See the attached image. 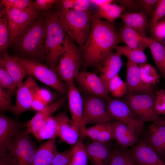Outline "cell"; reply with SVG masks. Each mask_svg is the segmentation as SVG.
I'll use <instances>...</instances> for the list:
<instances>
[{"mask_svg": "<svg viewBox=\"0 0 165 165\" xmlns=\"http://www.w3.org/2000/svg\"><path fill=\"white\" fill-rule=\"evenodd\" d=\"M144 141L165 162V121L164 119L152 123L149 126Z\"/></svg>", "mask_w": 165, "mask_h": 165, "instance_id": "cell-18", "label": "cell"}, {"mask_svg": "<svg viewBox=\"0 0 165 165\" xmlns=\"http://www.w3.org/2000/svg\"><path fill=\"white\" fill-rule=\"evenodd\" d=\"M158 0H139L136 1L141 9L140 12L147 17L152 18Z\"/></svg>", "mask_w": 165, "mask_h": 165, "instance_id": "cell-45", "label": "cell"}, {"mask_svg": "<svg viewBox=\"0 0 165 165\" xmlns=\"http://www.w3.org/2000/svg\"><path fill=\"white\" fill-rule=\"evenodd\" d=\"M127 165H138L132 159L130 155Z\"/></svg>", "mask_w": 165, "mask_h": 165, "instance_id": "cell-54", "label": "cell"}, {"mask_svg": "<svg viewBox=\"0 0 165 165\" xmlns=\"http://www.w3.org/2000/svg\"><path fill=\"white\" fill-rule=\"evenodd\" d=\"M85 145L88 156L92 165H108L112 156L105 143L93 141Z\"/></svg>", "mask_w": 165, "mask_h": 165, "instance_id": "cell-24", "label": "cell"}, {"mask_svg": "<svg viewBox=\"0 0 165 165\" xmlns=\"http://www.w3.org/2000/svg\"><path fill=\"white\" fill-rule=\"evenodd\" d=\"M55 12L68 35L79 47H82L91 31L92 15L90 12L73 9Z\"/></svg>", "mask_w": 165, "mask_h": 165, "instance_id": "cell-3", "label": "cell"}, {"mask_svg": "<svg viewBox=\"0 0 165 165\" xmlns=\"http://www.w3.org/2000/svg\"><path fill=\"white\" fill-rule=\"evenodd\" d=\"M75 3V0H59L55 5V10L60 11L73 9Z\"/></svg>", "mask_w": 165, "mask_h": 165, "instance_id": "cell-47", "label": "cell"}, {"mask_svg": "<svg viewBox=\"0 0 165 165\" xmlns=\"http://www.w3.org/2000/svg\"><path fill=\"white\" fill-rule=\"evenodd\" d=\"M114 50L127 57L128 60L138 65L147 62L146 56L143 51L140 50L132 48L126 45H117Z\"/></svg>", "mask_w": 165, "mask_h": 165, "instance_id": "cell-33", "label": "cell"}, {"mask_svg": "<svg viewBox=\"0 0 165 165\" xmlns=\"http://www.w3.org/2000/svg\"><path fill=\"white\" fill-rule=\"evenodd\" d=\"M54 117L57 124L58 136L68 144L77 143L80 130L76 124L68 117L66 111L64 110Z\"/></svg>", "mask_w": 165, "mask_h": 165, "instance_id": "cell-16", "label": "cell"}, {"mask_svg": "<svg viewBox=\"0 0 165 165\" xmlns=\"http://www.w3.org/2000/svg\"><path fill=\"white\" fill-rule=\"evenodd\" d=\"M106 106L107 113L112 120L132 127L139 133L142 132L144 123L135 118L125 100L109 97L106 100Z\"/></svg>", "mask_w": 165, "mask_h": 165, "instance_id": "cell-11", "label": "cell"}, {"mask_svg": "<svg viewBox=\"0 0 165 165\" xmlns=\"http://www.w3.org/2000/svg\"><path fill=\"white\" fill-rule=\"evenodd\" d=\"M148 47L155 63L162 75L165 77V48L151 38L148 37Z\"/></svg>", "mask_w": 165, "mask_h": 165, "instance_id": "cell-29", "label": "cell"}, {"mask_svg": "<svg viewBox=\"0 0 165 165\" xmlns=\"http://www.w3.org/2000/svg\"><path fill=\"white\" fill-rule=\"evenodd\" d=\"M36 95L48 105L53 99V96L51 93L48 90L44 88H40Z\"/></svg>", "mask_w": 165, "mask_h": 165, "instance_id": "cell-48", "label": "cell"}, {"mask_svg": "<svg viewBox=\"0 0 165 165\" xmlns=\"http://www.w3.org/2000/svg\"><path fill=\"white\" fill-rule=\"evenodd\" d=\"M83 63V57L80 47L69 37L67 48L60 57L57 67V74L66 83L74 80L80 72Z\"/></svg>", "mask_w": 165, "mask_h": 165, "instance_id": "cell-6", "label": "cell"}, {"mask_svg": "<svg viewBox=\"0 0 165 165\" xmlns=\"http://www.w3.org/2000/svg\"><path fill=\"white\" fill-rule=\"evenodd\" d=\"M9 30L8 17L5 7L2 3L0 10V51L6 52L9 46Z\"/></svg>", "mask_w": 165, "mask_h": 165, "instance_id": "cell-30", "label": "cell"}, {"mask_svg": "<svg viewBox=\"0 0 165 165\" xmlns=\"http://www.w3.org/2000/svg\"><path fill=\"white\" fill-rule=\"evenodd\" d=\"M125 9L122 5L111 3L99 8L96 14L100 18L113 23L116 19L120 18Z\"/></svg>", "mask_w": 165, "mask_h": 165, "instance_id": "cell-32", "label": "cell"}, {"mask_svg": "<svg viewBox=\"0 0 165 165\" xmlns=\"http://www.w3.org/2000/svg\"><path fill=\"white\" fill-rule=\"evenodd\" d=\"M154 92L144 94L129 92L125 100L133 114L138 120L143 122H158L162 118L156 112L154 108Z\"/></svg>", "mask_w": 165, "mask_h": 165, "instance_id": "cell-7", "label": "cell"}, {"mask_svg": "<svg viewBox=\"0 0 165 165\" xmlns=\"http://www.w3.org/2000/svg\"><path fill=\"white\" fill-rule=\"evenodd\" d=\"M37 149L26 130H21L15 137L7 153L16 165H31Z\"/></svg>", "mask_w": 165, "mask_h": 165, "instance_id": "cell-8", "label": "cell"}, {"mask_svg": "<svg viewBox=\"0 0 165 165\" xmlns=\"http://www.w3.org/2000/svg\"></svg>", "mask_w": 165, "mask_h": 165, "instance_id": "cell-57", "label": "cell"}, {"mask_svg": "<svg viewBox=\"0 0 165 165\" xmlns=\"http://www.w3.org/2000/svg\"><path fill=\"white\" fill-rule=\"evenodd\" d=\"M48 105L36 95L33 101L31 108L38 112L44 109Z\"/></svg>", "mask_w": 165, "mask_h": 165, "instance_id": "cell-50", "label": "cell"}, {"mask_svg": "<svg viewBox=\"0 0 165 165\" xmlns=\"http://www.w3.org/2000/svg\"><path fill=\"white\" fill-rule=\"evenodd\" d=\"M0 165H16L7 153L0 154Z\"/></svg>", "mask_w": 165, "mask_h": 165, "instance_id": "cell-52", "label": "cell"}, {"mask_svg": "<svg viewBox=\"0 0 165 165\" xmlns=\"http://www.w3.org/2000/svg\"><path fill=\"white\" fill-rule=\"evenodd\" d=\"M112 122L114 139L119 144L125 147L137 143L140 133L134 127L119 121Z\"/></svg>", "mask_w": 165, "mask_h": 165, "instance_id": "cell-22", "label": "cell"}, {"mask_svg": "<svg viewBox=\"0 0 165 165\" xmlns=\"http://www.w3.org/2000/svg\"><path fill=\"white\" fill-rule=\"evenodd\" d=\"M75 81L80 88L88 94L109 98L108 90L100 77L87 71H80L75 77Z\"/></svg>", "mask_w": 165, "mask_h": 165, "instance_id": "cell-13", "label": "cell"}, {"mask_svg": "<svg viewBox=\"0 0 165 165\" xmlns=\"http://www.w3.org/2000/svg\"><path fill=\"white\" fill-rule=\"evenodd\" d=\"M116 1L115 2L124 6L125 9L127 8L129 9H135L139 7L136 1H135L132 0H122Z\"/></svg>", "mask_w": 165, "mask_h": 165, "instance_id": "cell-51", "label": "cell"}, {"mask_svg": "<svg viewBox=\"0 0 165 165\" xmlns=\"http://www.w3.org/2000/svg\"><path fill=\"white\" fill-rule=\"evenodd\" d=\"M56 138L48 140L38 148L31 165H50L58 151L56 144Z\"/></svg>", "mask_w": 165, "mask_h": 165, "instance_id": "cell-27", "label": "cell"}, {"mask_svg": "<svg viewBox=\"0 0 165 165\" xmlns=\"http://www.w3.org/2000/svg\"><path fill=\"white\" fill-rule=\"evenodd\" d=\"M33 135L39 141L56 138L58 136L57 126L54 117L48 118Z\"/></svg>", "mask_w": 165, "mask_h": 165, "instance_id": "cell-31", "label": "cell"}, {"mask_svg": "<svg viewBox=\"0 0 165 165\" xmlns=\"http://www.w3.org/2000/svg\"><path fill=\"white\" fill-rule=\"evenodd\" d=\"M0 66L4 67L11 77L17 88L23 83V79L28 73L19 62L17 57H13L6 52L0 59Z\"/></svg>", "mask_w": 165, "mask_h": 165, "instance_id": "cell-23", "label": "cell"}, {"mask_svg": "<svg viewBox=\"0 0 165 165\" xmlns=\"http://www.w3.org/2000/svg\"><path fill=\"white\" fill-rule=\"evenodd\" d=\"M90 3V0H75V3L73 9L81 11L88 10Z\"/></svg>", "mask_w": 165, "mask_h": 165, "instance_id": "cell-49", "label": "cell"}, {"mask_svg": "<svg viewBox=\"0 0 165 165\" xmlns=\"http://www.w3.org/2000/svg\"><path fill=\"white\" fill-rule=\"evenodd\" d=\"M108 93L114 98L120 99L127 93L128 89L127 83L117 74L109 81L108 85Z\"/></svg>", "mask_w": 165, "mask_h": 165, "instance_id": "cell-35", "label": "cell"}, {"mask_svg": "<svg viewBox=\"0 0 165 165\" xmlns=\"http://www.w3.org/2000/svg\"><path fill=\"white\" fill-rule=\"evenodd\" d=\"M154 108L159 115L165 116V90L161 89L155 94Z\"/></svg>", "mask_w": 165, "mask_h": 165, "instance_id": "cell-41", "label": "cell"}, {"mask_svg": "<svg viewBox=\"0 0 165 165\" xmlns=\"http://www.w3.org/2000/svg\"><path fill=\"white\" fill-rule=\"evenodd\" d=\"M57 0H36L34 1V6L35 9L41 11H46L50 9L56 4Z\"/></svg>", "mask_w": 165, "mask_h": 165, "instance_id": "cell-46", "label": "cell"}, {"mask_svg": "<svg viewBox=\"0 0 165 165\" xmlns=\"http://www.w3.org/2000/svg\"><path fill=\"white\" fill-rule=\"evenodd\" d=\"M152 38L159 42L165 39V19H162L150 28Z\"/></svg>", "mask_w": 165, "mask_h": 165, "instance_id": "cell-43", "label": "cell"}, {"mask_svg": "<svg viewBox=\"0 0 165 165\" xmlns=\"http://www.w3.org/2000/svg\"><path fill=\"white\" fill-rule=\"evenodd\" d=\"M121 55L119 52H110L104 58L100 65V77L108 90L109 81L118 74L123 63Z\"/></svg>", "mask_w": 165, "mask_h": 165, "instance_id": "cell-21", "label": "cell"}, {"mask_svg": "<svg viewBox=\"0 0 165 165\" xmlns=\"http://www.w3.org/2000/svg\"><path fill=\"white\" fill-rule=\"evenodd\" d=\"M47 24L45 19H36L27 27L16 41L19 50L31 56L43 58L46 55Z\"/></svg>", "mask_w": 165, "mask_h": 165, "instance_id": "cell-4", "label": "cell"}, {"mask_svg": "<svg viewBox=\"0 0 165 165\" xmlns=\"http://www.w3.org/2000/svg\"><path fill=\"white\" fill-rule=\"evenodd\" d=\"M122 42L113 23L92 15L90 35L84 45L80 47L85 67L99 66L106 56Z\"/></svg>", "mask_w": 165, "mask_h": 165, "instance_id": "cell-1", "label": "cell"}, {"mask_svg": "<svg viewBox=\"0 0 165 165\" xmlns=\"http://www.w3.org/2000/svg\"><path fill=\"white\" fill-rule=\"evenodd\" d=\"M40 87L34 78L27 76L25 80L18 87L16 94V101L11 111L16 117L32 108L33 101Z\"/></svg>", "mask_w": 165, "mask_h": 165, "instance_id": "cell-12", "label": "cell"}, {"mask_svg": "<svg viewBox=\"0 0 165 165\" xmlns=\"http://www.w3.org/2000/svg\"><path fill=\"white\" fill-rule=\"evenodd\" d=\"M126 70V82L129 92L144 94L154 92L153 86L147 85L142 82L138 64L128 60Z\"/></svg>", "mask_w": 165, "mask_h": 165, "instance_id": "cell-19", "label": "cell"}, {"mask_svg": "<svg viewBox=\"0 0 165 165\" xmlns=\"http://www.w3.org/2000/svg\"><path fill=\"white\" fill-rule=\"evenodd\" d=\"M13 94L7 90L0 87V109L1 112L11 111L13 105L12 97Z\"/></svg>", "mask_w": 165, "mask_h": 165, "instance_id": "cell-39", "label": "cell"}, {"mask_svg": "<svg viewBox=\"0 0 165 165\" xmlns=\"http://www.w3.org/2000/svg\"><path fill=\"white\" fill-rule=\"evenodd\" d=\"M23 125L17 121L0 115V154L7 152L8 148L15 137L21 131Z\"/></svg>", "mask_w": 165, "mask_h": 165, "instance_id": "cell-17", "label": "cell"}, {"mask_svg": "<svg viewBox=\"0 0 165 165\" xmlns=\"http://www.w3.org/2000/svg\"><path fill=\"white\" fill-rule=\"evenodd\" d=\"M88 157L85 145L79 141L73 147V153L68 165H87Z\"/></svg>", "mask_w": 165, "mask_h": 165, "instance_id": "cell-36", "label": "cell"}, {"mask_svg": "<svg viewBox=\"0 0 165 165\" xmlns=\"http://www.w3.org/2000/svg\"><path fill=\"white\" fill-rule=\"evenodd\" d=\"M66 83L68 87L67 97L71 119L78 127L81 135L86 136V128H84L82 124V97L75 85L74 80Z\"/></svg>", "mask_w": 165, "mask_h": 165, "instance_id": "cell-14", "label": "cell"}, {"mask_svg": "<svg viewBox=\"0 0 165 165\" xmlns=\"http://www.w3.org/2000/svg\"><path fill=\"white\" fill-rule=\"evenodd\" d=\"M91 3H93L97 6L99 8H101L105 5L112 3L114 1L112 0H90Z\"/></svg>", "mask_w": 165, "mask_h": 165, "instance_id": "cell-53", "label": "cell"}, {"mask_svg": "<svg viewBox=\"0 0 165 165\" xmlns=\"http://www.w3.org/2000/svg\"><path fill=\"white\" fill-rule=\"evenodd\" d=\"M5 6L8 17L9 45H11L16 42L28 25L37 19L38 13L36 9L25 11Z\"/></svg>", "mask_w": 165, "mask_h": 165, "instance_id": "cell-10", "label": "cell"}, {"mask_svg": "<svg viewBox=\"0 0 165 165\" xmlns=\"http://www.w3.org/2000/svg\"><path fill=\"white\" fill-rule=\"evenodd\" d=\"M120 18L125 25L146 36V29L148 24L147 17L141 12L123 13Z\"/></svg>", "mask_w": 165, "mask_h": 165, "instance_id": "cell-28", "label": "cell"}, {"mask_svg": "<svg viewBox=\"0 0 165 165\" xmlns=\"http://www.w3.org/2000/svg\"><path fill=\"white\" fill-rule=\"evenodd\" d=\"M138 65L141 78L144 83L153 86L159 82L160 77L155 67L147 63Z\"/></svg>", "mask_w": 165, "mask_h": 165, "instance_id": "cell-34", "label": "cell"}, {"mask_svg": "<svg viewBox=\"0 0 165 165\" xmlns=\"http://www.w3.org/2000/svg\"><path fill=\"white\" fill-rule=\"evenodd\" d=\"M82 97V124L84 128L90 124L103 123L111 121L106 109V100L100 97L90 94Z\"/></svg>", "mask_w": 165, "mask_h": 165, "instance_id": "cell-9", "label": "cell"}, {"mask_svg": "<svg viewBox=\"0 0 165 165\" xmlns=\"http://www.w3.org/2000/svg\"><path fill=\"white\" fill-rule=\"evenodd\" d=\"M86 136L93 141L106 143L114 139L112 121L97 124L86 128Z\"/></svg>", "mask_w": 165, "mask_h": 165, "instance_id": "cell-26", "label": "cell"}, {"mask_svg": "<svg viewBox=\"0 0 165 165\" xmlns=\"http://www.w3.org/2000/svg\"><path fill=\"white\" fill-rule=\"evenodd\" d=\"M17 58L28 75L35 77L60 94H67V84L60 79L56 72L49 67L35 60L19 57Z\"/></svg>", "mask_w": 165, "mask_h": 165, "instance_id": "cell-5", "label": "cell"}, {"mask_svg": "<svg viewBox=\"0 0 165 165\" xmlns=\"http://www.w3.org/2000/svg\"><path fill=\"white\" fill-rule=\"evenodd\" d=\"M130 157L129 152L124 151L116 150L112 152L108 165H127Z\"/></svg>", "mask_w": 165, "mask_h": 165, "instance_id": "cell-44", "label": "cell"}, {"mask_svg": "<svg viewBox=\"0 0 165 165\" xmlns=\"http://www.w3.org/2000/svg\"><path fill=\"white\" fill-rule=\"evenodd\" d=\"M162 19H165V16H164V17Z\"/></svg>", "mask_w": 165, "mask_h": 165, "instance_id": "cell-55", "label": "cell"}, {"mask_svg": "<svg viewBox=\"0 0 165 165\" xmlns=\"http://www.w3.org/2000/svg\"><path fill=\"white\" fill-rule=\"evenodd\" d=\"M0 87L5 89L13 95H16L17 87L13 79L6 69L0 66Z\"/></svg>", "mask_w": 165, "mask_h": 165, "instance_id": "cell-37", "label": "cell"}, {"mask_svg": "<svg viewBox=\"0 0 165 165\" xmlns=\"http://www.w3.org/2000/svg\"><path fill=\"white\" fill-rule=\"evenodd\" d=\"M129 153L138 165H165V162L144 140L133 146Z\"/></svg>", "mask_w": 165, "mask_h": 165, "instance_id": "cell-15", "label": "cell"}, {"mask_svg": "<svg viewBox=\"0 0 165 165\" xmlns=\"http://www.w3.org/2000/svg\"><path fill=\"white\" fill-rule=\"evenodd\" d=\"M73 153V147L63 152L57 151L50 165H68Z\"/></svg>", "mask_w": 165, "mask_h": 165, "instance_id": "cell-40", "label": "cell"}, {"mask_svg": "<svg viewBox=\"0 0 165 165\" xmlns=\"http://www.w3.org/2000/svg\"><path fill=\"white\" fill-rule=\"evenodd\" d=\"M1 2L5 6L13 7L23 11H31L35 9L34 6V1L32 0H2Z\"/></svg>", "mask_w": 165, "mask_h": 165, "instance_id": "cell-38", "label": "cell"}, {"mask_svg": "<svg viewBox=\"0 0 165 165\" xmlns=\"http://www.w3.org/2000/svg\"><path fill=\"white\" fill-rule=\"evenodd\" d=\"M119 34L122 42L130 47L144 51L148 47V37L125 25L121 28Z\"/></svg>", "mask_w": 165, "mask_h": 165, "instance_id": "cell-25", "label": "cell"}, {"mask_svg": "<svg viewBox=\"0 0 165 165\" xmlns=\"http://www.w3.org/2000/svg\"><path fill=\"white\" fill-rule=\"evenodd\" d=\"M164 119V121H165V118Z\"/></svg>", "mask_w": 165, "mask_h": 165, "instance_id": "cell-56", "label": "cell"}, {"mask_svg": "<svg viewBox=\"0 0 165 165\" xmlns=\"http://www.w3.org/2000/svg\"><path fill=\"white\" fill-rule=\"evenodd\" d=\"M46 19L47 29L45 56L49 67L56 72L59 58L67 48L69 37L55 10L47 13Z\"/></svg>", "mask_w": 165, "mask_h": 165, "instance_id": "cell-2", "label": "cell"}, {"mask_svg": "<svg viewBox=\"0 0 165 165\" xmlns=\"http://www.w3.org/2000/svg\"><path fill=\"white\" fill-rule=\"evenodd\" d=\"M165 16V0H158L149 24L150 28Z\"/></svg>", "mask_w": 165, "mask_h": 165, "instance_id": "cell-42", "label": "cell"}, {"mask_svg": "<svg viewBox=\"0 0 165 165\" xmlns=\"http://www.w3.org/2000/svg\"><path fill=\"white\" fill-rule=\"evenodd\" d=\"M66 98H61L54 102L48 104L44 109L37 112L31 119L23 125L26 128L27 132L33 134L65 102Z\"/></svg>", "mask_w": 165, "mask_h": 165, "instance_id": "cell-20", "label": "cell"}]
</instances>
